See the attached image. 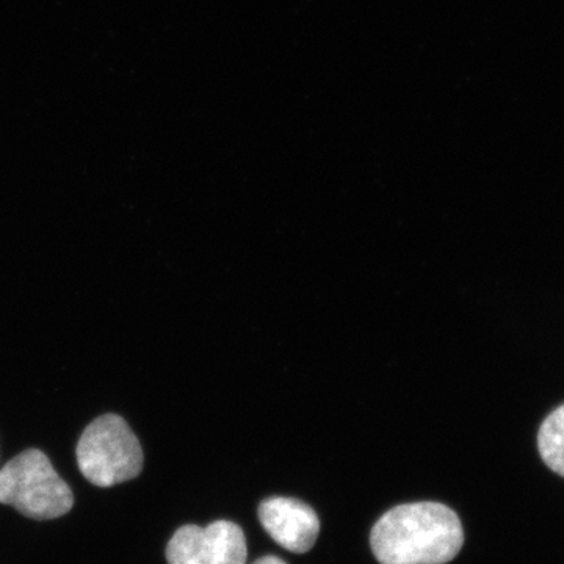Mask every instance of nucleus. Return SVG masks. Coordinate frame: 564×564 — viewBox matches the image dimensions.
Listing matches in <instances>:
<instances>
[{
    "mask_svg": "<svg viewBox=\"0 0 564 564\" xmlns=\"http://www.w3.org/2000/svg\"><path fill=\"white\" fill-rule=\"evenodd\" d=\"M463 544L458 514L437 502L399 505L370 533L375 558L381 564H445Z\"/></svg>",
    "mask_w": 564,
    "mask_h": 564,
    "instance_id": "f257e3e1",
    "label": "nucleus"
},
{
    "mask_svg": "<svg viewBox=\"0 0 564 564\" xmlns=\"http://www.w3.org/2000/svg\"><path fill=\"white\" fill-rule=\"evenodd\" d=\"M0 503L10 505L25 518L50 521L68 513L74 496L50 458L32 448L0 470Z\"/></svg>",
    "mask_w": 564,
    "mask_h": 564,
    "instance_id": "f03ea898",
    "label": "nucleus"
},
{
    "mask_svg": "<svg viewBox=\"0 0 564 564\" xmlns=\"http://www.w3.org/2000/svg\"><path fill=\"white\" fill-rule=\"evenodd\" d=\"M82 475L99 488L124 484L143 469V451L131 426L117 414L93 421L77 444Z\"/></svg>",
    "mask_w": 564,
    "mask_h": 564,
    "instance_id": "7ed1b4c3",
    "label": "nucleus"
},
{
    "mask_svg": "<svg viewBox=\"0 0 564 564\" xmlns=\"http://www.w3.org/2000/svg\"><path fill=\"white\" fill-rule=\"evenodd\" d=\"M247 538L229 521L184 525L166 545L169 564H247Z\"/></svg>",
    "mask_w": 564,
    "mask_h": 564,
    "instance_id": "20e7f679",
    "label": "nucleus"
},
{
    "mask_svg": "<svg viewBox=\"0 0 564 564\" xmlns=\"http://www.w3.org/2000/svg\"><path fill=\"white\" fill-rule=\"evenodd\" d=\"M259 521L281 547L306 554L317 543L321 521L310 505L288 497H273L259 505Z\"/></svg>",
    "mask_w": 564,
    "mask_h": 564,
    "instance_id": "39448f33",
    "label": "nucleus"
},
{
    "mask_svg": "<svg viewBox=\"0 0 564 564\" xmlns=\"http://www.w3.org/2000/svg\"><path fill=\"white\" fill-rule=\"evenodd\" d=\"M538 448L549 469L564 477V404L541 425Z\"/></svg>",
    "mask_w": 564,
    "mask_h": 564,
    "instance_id": "423d86ee",
    "label": "nucleus"
},
{
    "mask_svg": "<svg viewBox=\"0 0 564 564\" xmlns=\"http://www.w3.org/2000/svg\"><path fill=\"white\" fill-rule=\"evenodd\" d=\"M252 564H288L284 560H281L280 556L267 555L262 556V558L256 560Z\"/></svg>",
    "mask_w": 564,
    "mask_h": 564,
    "instance_id": "0eeeda50",
    "label": "nucleus"
}]
</instances>
